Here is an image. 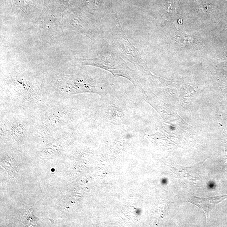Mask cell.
<instances>
[{"label": "cell", "mask_w": 227, "mask_h": 227, "mask_svg": "<svg viewBox=\"0 0 227 227\" xmlns=\"http://www.w3.org/2000/svg\"><path fill=\"white\" fill-rule=\"evenodd\" d=\"M226 198L227 195L209 198H200L199 197L191 196V198H189L188 201L199 207L203 210L207 221L210 212L217 204Z\"/></svg>", "instance_id": "cell-1"}]
</instances>
